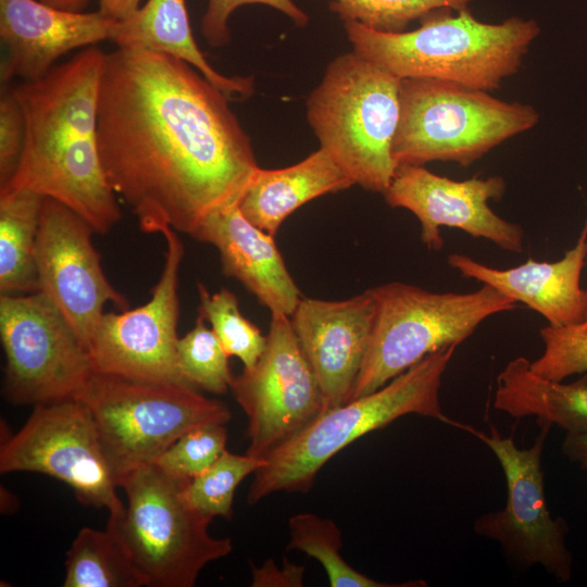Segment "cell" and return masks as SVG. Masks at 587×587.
Returning <instances> with one entry per match:
<instances>
[{
	"instance_id": "e0dca14e",
	"label": "cell",
	"mask_w": 587,
	"mask_h": 587,
	"mask_svg": "<svg viewBox=\"0 0 587 587\" xmlns=\"http://www.w3.org/2000/svg\"><path fill=\"white\" fill-rule=\"evenodd\" d=\"M376 314L372 289L345 300L301 297L290 321L316 376L325 409L351 399Z\"/></svg>"
},
{
	"instance_id": "4316f807",
	"label": "cell",
	"mask_w": 587,
	"mask_h": 587,
	"mask_svg": "<svg viewBox=\"0 0 587 587\" xmlns=\"http://www.w3.org/2000/svg\"><path fill=\"white\" fill-rule=\"evenodd\" d=\"M199 314L211 325L228 357L238 358L243 367H251L262 354L266 336L260 328L245 317L236 295L221 288L211 294L198 283Z\"/></svg>"
},
{
	"instance_id": "4dcf8cb0",
	"label": "cell",
	"mask_w": 587,
	"mask_h": 587,
	"mask_svg": "<svg viewBox=\"0 0 587 587\" xmlns=\"http://www.w3.org/2000/svg\"><path fill=\"white\" fill-rule=\"evenodd\" d=\"M224 424H204L183 434L151 463L167 475L189 480L208 470L226 450Z\"/></svg>"
},
{
	"instance_id": "83f0119b",
	"label": "cell",
	"mask_w": 587,
	"mask_h": 587,
	"mask_svg": "<svg viewBox=\"0 0 587 587\" xmlns=\"http://www.w3.org/2000/svg\"><path fill=\"white\" fill-rule=\"evenodd\" d=\"M264 464L263 459L225 450L208 470L184 485L183 497L191 509L204 515L229 520L236 488Z\"/></svg>"
},
{
	"instance_id": "7a4b0ae2",
	"label": "cell",
	"mask_w": 587,
	"mask_h": 587,
	"mask_svg": "<svg viewBox=\"0 0 587 587\" xmlns=\"http://www.w3.org/2000/svg\"><path fill=\"white\" fill-rule=\"evenodd\" d=\"M105 53L87 47L43 76L12 86L25 139L17 168L0 193L30 190L54 199L108 234L121 218L99 154L98 98Z\"/></svg>"
},
{
	"instance_id": "2e32d148",
	"label": "cell",
	"mask_w": 587,
	"mask_h": 587,
	"mask_svg": "<svg viewBox=\"0 0 587 587\" xmlns=\"http://www.w3.org/2000/svg\"><path fill=\"white\" fill-rule=\"evenodd\" d=\"M505 189L501 176L455 180L421 165H400L383 195L391 208L405 209L416 216L421 240L429 250L444 247L440 227H452L487 239L502 250L521 253L524 229L489 205V201L500 200Z\"/></svg>"
},
{
	"instance_id": "44dd1931",
	"label": "cell",
	"mask_w": 587,
	"mask_h": 587,
	"mask_svg": "<svg viewBox=\"0 0 587 587\" xmlns=\"http://www.w3.org/2000/svg\"><path fill=\"white\" fill-rule=\"evenodd\" d=\"M354 185L323 148L297 164L276 170L259 167L238 207L257 227L275 236L283 222L307 202Z\"/></svg>"
},
{
	"instance_id": "74e56055",
	"label": "cell",
	"mask_w": 587,
	"mask_h": 587,
	"mask_svg": "<svg viewBox=\"0 0 587 587\" xmlns=\"http://www.w3.org/2000/svg\"><path fill=\"white\" fill-rule=\"evenodd\" d=\"M47 4L53 5L59 9L67 10V11H75L80 12L86 4L88 3V0H40Z\"/></svg>"
},
{
	"instance_id": "f546056e",
	"label": "cell",
	"mask_w": 587,
	"mask_h": 587,
	"mask_svg": "<svg viewBox=\"0 0 587 587\" xmlns=\"http://www.w3.org/2000/svg\"><path fill=\"white\" fill-rule=\"evenodd\" d=\"M474 0H332L329 9L344 21L375 30L399 33L409 24L440 9L461 10Z\"/></svg>"
},
{
	"instance_id": "ffe728a7",
	"label": "cell",
	"mask_w": 587,
	"mask_h": 587,
	"mask_svg": "<svg viewBox=\"0 0 587 587\" xmlns=\"http://www.w3.org/2000/svg\"><path fill=\"white\" fill-rule=\"evenodd\" d=\"M195 239L213 245L223 274L240 282L271 313H294L302 296L274 236L253 225L238 204L210 216Z\"/></svg>"
},
{
	"instance_id": "52a82bcc",
	"label": "cell",
	"mask_w": 587,
	"mask_h": 587,
	"mask_svg": "<svg viewBox=\"0 0 587 587\" xmlns=\"http://www.w3.org/2000/svg\"><path fill=\"white\" fill-rule=\"evenodd\" d=\"M187 482L154 463L139 465L117 480L127 503L109 514L107 528L122 542L147 587H192L207 564L233 551L230 538L209 534L212 517L186 503Z\"/></svg>"
},
{
	"instance_id": "8fae6325",
	"label": "cell",
	"mask_w": 587,
	"mask_h": 587,
	"mask_svg": "<svg viewBox=\"0 0 587 587\" xmlns=\"http://www.w3.org/2000/svg\"><path fill=\"white\" fill-rule=\"evenodd\" d=\"M3 396L14 404L76 399L93 374L90 357L42 292L0 295Z\"/></svg>"
},
{
	"instance_id": "836d02e7",
	"label": "cell",
	"mask_w": 587,
	"mask_h": 587,
	"mask_svg": "<svg viewBox=\"0 0 587 587\" xmlns=\"http://www.w3.org/2000/svg\"><path fill=\"white\" fill-rule=\"evenodd\" d=\"M25 124L21 105L11 86L4 84L0 97V188L13 177L24 147Z\"/></svg>"
},
{
	"instance_id": "8992f818",
	"label": "cell",
	"mask_w": 587,
	"mask_h": 587,
	"mask_svg": "<svg viewBox=\"0 0 587 587\" xmlns=\"http://www.w3.org/2000/svg\"><path fill=\"white\" fill-rule=\"evenodd\" d=\"M538 122L530 104L446 80L404 78L392 157L397 166L436 161L469 166Z\"/></svg>"
},
{
	"instance_id": "d6a6232c",
	"label": "cell",
	"mask_w": 587,
	"mask_h": 587,
	"mask_svg": "<svg viewBox=\"0 0 587 587\" xmlns=\"http://www.w3.org/2000/svg\"><path fill=\"white\" fill-rule=\"evenodd\" d=\"M247 4L271 7L300 27L309 23V15L292 0H208V7L201 18V33L211 47L220 48L229 41L228 20L236 9Z\"/></svg>"
},
{
	"instance_id": "ac0fdd59",
	"label": "cell",
	"mask_w": 587,
	"mask_h": 587,
	"mask_svg": "<svg viewBox=\"0 0 587 587\" xmlns=\"http://www.w3.org/2000/svg\"><path fill=\"white\" fill-rule=\"evenodd\" d=\"M121 22L97 12L67 11L40 0H0V38L5 49L1 82L43 76L63 54L114 41Z\"/></svg>"
},
{
	"instance_id": "ba28073f",
	"label": "cell",
	"mask_w": 587,
	"mask_h": 587,
	"mask_svg": "<svg viewBox=\"0 0 587 587\" xmlns=\"http://www.w3.org/2000/svg\"><path fill=\"white\" fill-rule=\"evenodd\" d=\"M371 289L374 327L350 400L377 390L428 354L459 346L485 320L517 307L486 284L472 292H434L402 282Z\"/></svg>"
},
{
	"instance_id": "30bf717a",
	"label": "cell",
	"mask_w": 587,
	"mask_h": 587,
	"mask_svg": "<svg viewBox=\"0 0 587 587\" xmlns=\"http://www.w3.org/2000/svg\"><path fill=\"white\" fill-rule=\"evenodd\" d=\"M550 428L541 425L533 445L520 449L513 435L503 437L495 426H490L488 434L466 426L465 432L495 454L507 483L505 505L478 516L473 530L498 542L513 565H540L558 583H567L573 574V554L567 546L570 528L563 517H553L548 509L541 467Z\"/></svg>"
},
{
	"instance_id": "484cf974",
	"label": "cell",
	"mask_w": 587,
	"mask_h": 587,
	"mask_svg": "<svg viewBox=\"0 0 587 587\" xmlns=\"http://www.w3.org/2000/svg\"><path fill=\"white\" fill-rule=\"evenodd\" d=\"M288 550H300L324 567L332 587H422V579L402 584L375 580L353 569L340 554L341 530L330 519L314 513H298L288 521Z\"/></svg>"
},
{
	"instance_id": "6da1fadb",
	"label": "cell",
	"mask_w": 587,
	"mask_h": 587,
	"mask_svg": "<svg viewBox=\"0 0 587 587\" xmlns=\"http://www.w3.org/2000/svg\"><path fill=\"white\" fill-rule=\"evenodd\" d=\"M229 98L193 66L161 52L105 53L98 148L107 180L145 233L192 238L238 204L257 163Z\"/></svg>"
},
{
	"instance_id": "f35d334b",
	"label": "cell",
	"mask_w": 587,
	"mask_h": 587,
	"mask_svg": "<svg viewBox=\"0 0 587 587\" xmlns=\"http://www.w3.org/2000/svg\"><path fill=\"white\" fill-rule=\"evenodd\" d=\"M587 290V289H586Z\"/></svg>"
},
{
	"instance_id": "4fadbf2b",
	"label": "cell",
	"mask_w": 587,
	"mask_h": 587,
	"mask_svg": "<svg viewBox=\"0 0 587 587\" xmlns=\"http://www.w3.org/2000/svg\"><path fill=\"white\" fill-rule=\"evenodd\" d=\"M229 390L248 419L246 453L259 459L326 411L290 316L279 312L271 313L262 354L254 365L234 375Z\"/></svg>"
},
{
	"instance_id": "f1b7e54d",
	"label": "cell",
	"mask_w": 587,
	"mask_h": 587,
	"mask_svg": "<svg viewBox=\"0 0 587 587\" xmlns=\"http://www.w3.org/2000/svg\"><path fill=\"white\" fill-rule=\"evenodd\" d=\"M218 338L205 320L198 315L195 326L177 342V361L185 382L215 395L229 388L234 375Z\"/></svg>"
},
{
	"instance_id": "603a6c76",
	"label": "cell",
	"mask_w": 587,
	"mask_h": 587,
	"mask_svg": "<svg viewBox=\"0 0 587 587\" xmlns=\"http://www.w3.org/2000/svg\"><path fill=\"white\" fill-rule=\"evenodd\" d=\"M494 407L514 419L535 416L539 425L566 433L587 430V374L573 383L535 373L524 357L511 360L497 376Z\"/></svg>"
},
{
	"instance_id": "d590c367",
	"label": "cell",
	"mask_w": 587,
	"mask_h": 587,
	"mask_svg": "<svg viewBox=\"0 0 587 587\" xmlns=\"http://www.w3.org/2000/svg\"><path fill=\"white\" fill-rule=\"evenodd\" d=\"M562 452L569 461L587 471V430L566 433L562 441Z\"/></svg>"
},
{
	"instance_id": "5bb4252c",
	"label": "cell",
	"mask_w": 587,
	"mask_h": 587,
	"mask_svg": "<svg viewBox=\"0 0 587 587\" xmlns=\"http://www.w3.org/2000/svg\"><path fill=\"white\" fill-rule=\"evenodd\" d=\"M176 233L171 227L161 233L165 260L150 300L134 310L103 313L97 323L87 345L93 372L188 385L177 361L184 245Z\"/></svg>"
},
{
	"instance_id": "e575fe53",
	"label": "cell",
	"mask_w": 587,
	"mask_h": 587,
	"mask_svg": "<svg viewBox=\"0 0 587 587\" xmlns=\"http://www.w3.org/2000/svg\"><path fill=\"white\" fill-rule=\"evenodd\" d=\"M253 587L264 586H302L304 566L287 563L283 569H278L271 560L261 567L251 566Z\"/></svg>"
},
{
	"instance_id": "7402d4cb",
	"label": "cell",
	"mask_w": 587,
	"mask_h": 587,
	"mask_svg": "<svg viewBox=\"0 0 587 587\" xmlns=\"http://www.w3.org/2000/svg\"><path fill=\"white\" fill-rule=\"evenodd\" d=\"M117 47L148 49L172 55L193 66L229 99L249 97L252 76H227L217 72L199 49L191 33L185 0H148L121 28Z\"/></svg>"
},
{
	"instance_id": "d6986e66",
	"label": "cell",
	"mask_w": 587,
	"mask_h": 587,
	"mask_svg": "<svg viewBox=\"0 0 587 587\" xmlns=\"http://www.w3.org/2000/svg\"><path fill=\"white\" fill-rule=\"evenodd\" d=\"M587 255V218L576 243L555 262L528 258L510 268H496L473 258L452 253L450 267L463 277L489 285L515 302L541 314L552 326H566L587 320V290L580 287V275Z\"/></svg>"
},
{
	"instance_id": "9c48e42d",
	"label": "cell",
	"mask_w": 587,
	"mask_h": 587,
	"mask_svg": "<svg viewBox=\"0 0 587 587\" xmlns=\"http://www.w3.org/2000/svg\"><path fill=\"white\" fill-rule=\"evenodd\" d=\"M89 412L104 454L118 478L147 463L189 429L224 424L223 402L184 384L93 372L77 398Z\"/></svg>"
},
{
	"instance_id": "7c38bea8",
	"label": "cell",
	"mask_w": 587,
	"mask_h": 587,
	"mask_svg": "<svg viewBox=\"0 0 587 587\" xmlns=\"http://www.w3.org/2000/svg\"><path fill=\"white\" fill-rule=\"evenodd\" d=\"M0 472H35L66 484L80 503L116 513L115 474L95 423L78 399L34 405L24 425L0 445Z\"/></svg>"
},
{
	"instance_id": "8d00e7d4",
	"label": "cell",
	"mask_w": 587,
	"mask_h": 587,
	"mask_svg": "<svg viewBox=\"0 0 587 587\" xmlns=\"http://www.w3.org/2000/svg\"><path fill=\"white\" fill-rule=\"evenodd\" d=\"M99 11L116 21L124 22L140 8V0H98Z\"/></svg>"
},
{
	"instance_id": "277c9868",
	"label": "cell",
	"mask_w": 587,
	"mask_h": 587,
	"mask_svg": "<svg viewBox=\"0 0 587 587\" xmlns=\"http://www.w3.org/2000/svg\"><path fill=\"white\" fill-rule=\"evenodd\" d=\"M458 345L425 357L377 390L321 414L297 435L271 451L253 476L247 501L253 505L278 492H307L321 469L339 451L394 421L417 414L464 428L439 401L442 376Z\"/></svg>"
},
{
	"instance_id": "d4e9b609",
	"label": "cell",
	"mask_w": 587,
	"mask_h": 587,
	"mask_svg": "<svg viewBox=\"0 0 587 587\" xmlns=\"http://www.w3.org/2000/svg\"><path fill=\"white\" fill-rule=\"evenodd\" d=\"M64 587H140L128 552L109 529L83 527L66 552Z\"/></svg>"
},
{
	"instance_id": "1f68e13d",
	"label": "cell",
	"mask_w": 587,
	"mask_h": 587,
	"mask_svg": "<svg viewBox=\"0 0 587 587\" xmlns=\"http://www.w3.org/2000/svg\"><path fill=\"white\" fill-rule=\"evenodd\" d=\"M539 335L544 351L530 361L535 373L552 380L587 374V320L566 326L547 325Z\"/></svg>"
},
{
	"instance_id": "9a60e30c",
	"label": "cell",
	"mask_w": 587,
	"mask_h": 587,
	"mask_svg": "<svg viewBox=\"0 0 587 587\" xmlns=\"http://www.w3.org/2000/svg\"><path fill=\"white\" fill-rule=\"evenodd\" d=\"M93 233L68 207L45 197L36 247L38 291L60 310L86 349L107 302L128 309L102 270Z\"/></svg>"
},
{
	"instance_id": "3957f363",
	"label": "cell",
	"mask_w": 587,
	"mask_h": 587,
	"mask_svg": "<svg viewBox=\"0 0 587 587\" xmlns=\"http://www.w3.org/2000/svg\"><path fill=\"white\" fill-rule=\"evenodd\" d=\"M355 53L397 77L429 78L491 91L522 67L540 34L537 21L476 18L469 8L435 10L413 30L386 33L344 21Z\"/></svg>"
},
{
	"instance_id": "cb8c5ba5",
	"label": "cell",
	"mask_w": 587,
	"mask_h": 587,
	"mask_svg": "<svg viewBox=\"0 0 587 587\" xmlns=\"http://www.w3.org/2000/svg\"><path fill=\"white\" fill-rule=\"evenodd\" d=\"M45 197L30 190L0 193V292L39 289L36 247Z\"/></svg>"
},
{
	"instance_id": "5b68a950",
	"label": "cell",
	"mask_w": 587,
	"mask_h": 587,
	"mask_svg": "<svg viewBox=\"0 0 587 587\" xmlns=\"http://www.w3.org/2000/svg\"><path fill=\"white\" fill-rule=\"evenodd\" d=\"M400 88L401 78L352 51L327 65L307 100L321 148L366 190L384 193L397 170Z\"/></svg>"
}]
</instances>
